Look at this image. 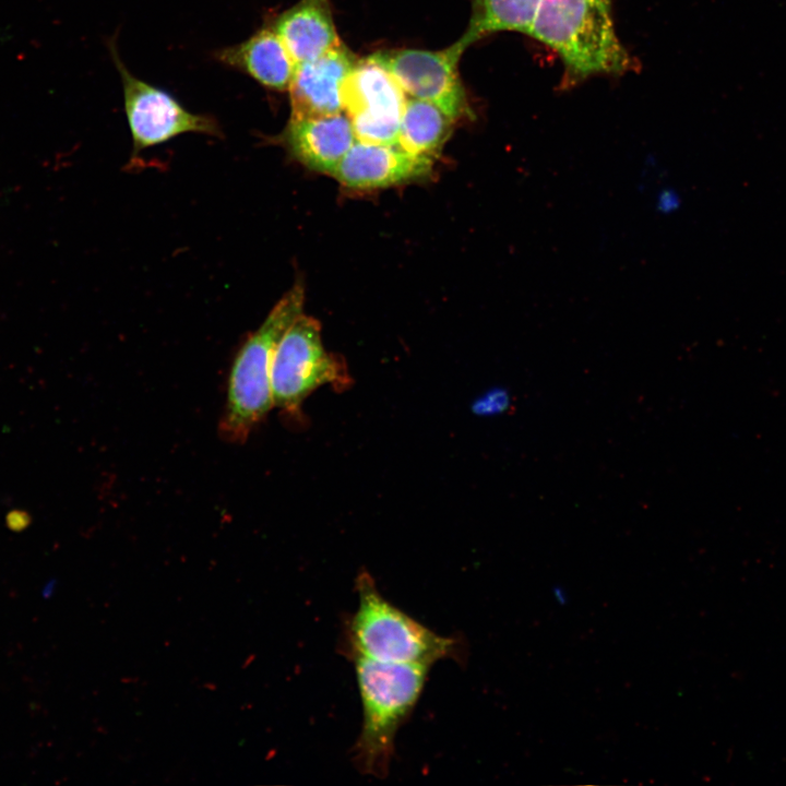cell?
Here are the masks:
<instances>
[{
	"label": "cell",
	"instance_id": "10",
	"mask_svg": "<svg viewBox=\"0 0 786 786\" xmlns=\"http://www.w3.org/2000/svg\"><path fill=\"white\" fill-rule=\"evenodd\" d=\"M433 159L417 156L397 144L356 140L338 164L333 177L353 189H374L426 176Z\"/></svg>",
	"mask_w": 786,
	"mask_h": 786
},
{
	"label": "cell",
	"instance_id": "9",
	"mask_svg": "<svg viewBox=\"0 0 786 786\" xmlns=\"http://www.w3.org/2000/svg\"><path fill=\"white\" fill-rule=\"evenodd\" d=\"M357 61L341 41L320 57L296 66L288 87L290 117H322L342 112V86Z\"/></svg>",
	"mask_w": 786,
	"mask_h": 786
},
{
	"label": "cell",
	"instance_id": "14",
	"mask_svg": "<svg viewBox=\"0 0 786 786\" xmlns=\"http://www.w3.org/2000/svg\"><path fill=\"white\" fill-rule=\"evenodd\" d=\"M454 120L433 103L407 97L396 144L408 153L434 159Z\"/></svg>",
	"mask_w": 786,
	"mask_h": 786
},
{
	"label": "cell",
	"instance_id": "5",
	"mask_svg": "<svg viewBox=\"0 0 786 786\" xmlns=\"http://www.w3.org/2000/svg\"><path fill=\"white\" fill-rule=\"evenodd\" d=\"M325 384L343 390L349 376L345 366L325 352L319 322L301 313L284 332L273 355V407L296 414L302 402Z\"/></svg>",
	"mask_w": 786,
	"mask_h": 786
},
{
	"label": "cell",
	"instance_id": "13",
	"mask_svg": "<svg viewBox=\"0 0 786 786\" xmlns=\"http://www.w3.org/2000/svg\"><path fill=\"white\" fill-rule=\"evenodd\" d=\"M215 58L274 91H286L291 82L296 63L275 31L269 26L259 29L237 45L222 48Z\"/></svg>",
	"mask_w": 786,
	"mask_h": 786
},
{
	"label": "cell",
	"instance_id": "2",
	"mask_svg": "<svg viewBox=\"0 0 786 786\" xmlns=\"http://www.w3.org/2000/svg\"><path fill=\"white\" fill-rule=\"evenodd\" d=\"M358 606L345 621L341 652L383 663L431 666L441 659L463 662V640L443 636L384 598L368 572L356 579Z\"/></svg>",
	"mask_w": 786,
	"mask_h": 786
},
{
	"label": "cell",
	"instance_id": "3",
	"mask_svg": "<svg viewBox=\"0 0 786 786\" xmlns=\"http://www.w3.org/2000/svg\"><path fill=\"white\" fill-rule=\"evenodd\" d=\"M362 706L360 733L352 754L356 769L385 778L395 737L408 719L425 688L430 666L350 658Z\"/></svg>",
	"mask_w": 786,
	"mask_h": 786
},
{
	"label": "cell",
	"instance_id": "4",
	"mask_svg": "<svg viewBox=\"0 0 786 786\" xmlns=\"http://www.w3.org/2000/svg\"><path fill=\"white\" fill-rule=\"evenodd\" d=\"M303 301V287L295 284L237 352L228 376L225 408L218 424L219 436L225 441L243 443L273 408V355L284 332L302 313Z\"/></svg>",
	"mask_w": 786,
	"mask_h": 786
},
{
	"label": "cell",
	"instance_id": "8",
	"mask_svg": "<svg viewBox=\"0 0 786 786\" xmlns=\"http://www.w3.org/2000/svg\"><path fill=\"white\" fill-rule=\"evenodd\" d=\"M341 95L357 140L396 144L407 96L385 69L368 57L358 60Z\"/></svg>",
	"mask_w": 786,
	"mask_h": 786
},
{
	"label": "cell",
	"instance_id": "11",
	"mask_svg": "<svg viewBox=\"0 0 786 786\" xmlns=\"http://www.w3.org/2000/svg\"><path fill=\"white\" fill-rule=\"evenodd\" d=\"M274 140L307 168L333 176L357 139L349 118L342 111L322 117H290Z\"/></svg>",
	"mask_w": 786,
	"mask_h": 786
},
{
	"label": "cell",
	"instance_id": "17",
	"mask_svg": "<svg viewBox=\"0 0 786 786\" xmlns=\"http://www.w3.org/2000/svg\"><path fill=\"white\" fill-rule=\"evenodd\" d=\"M680 205V198L672 189H664L657 199V210L663 213L671 212Z\"/></svg>",
	"mask_w": 786,
	"mask_h": 786
},
{
	"label": "cell",
	"instance_id": "15",
	"mask_svg": "<svg viewBox=\"0 0 786 786\" xmlns=\"http://www.w3.org/2000/svg\"><path fill=\"white\" fill-rule=\"evenodd\" d=\"M471 20L458 38L465 48L496 32L528 35L540 0H469Z\"/></svg>",
	"mask_w": 786,
	"mask_h": 786
},
{
	"label": "cell",
	"instance_id": "6",
	"mask_svg": "<svg viewBox=\"0 0 786 786\" xmlns=\"http://www.w3.org/2000/svg\"><path fill=\"white\" fill-rule=\"evenodd\" d=\"M465 49L457 39L442 50L393 49L368 58L385 69L406 96L433 103L455 121L471 114L457 70Z\"/></svg>",
	"mask_w": 786,
	"mask_h": 786
},
{
	"label": "cell",
	"instance_id": "16",
	"mask_svg": "<svg viewBox=\"0 0 786 786\" xmlns=\"http://www.w3.org/2000/svg\"><path fill=\"white\" fill-rule=\"evenodd\" d=\"M32 515L24 509H12L5 514V525L14 533L25 531L32 524Z\"/></svg>",
	"mask_w": 786,
	"mask_h": 786
},
{
	"label": "cell",
	"instance_id": "12",
	"mask_svg": "<svg viewBox=\"0 0 786 786\" xmlns=\"http://www.w3.org/2000/svg\"><path fill=\"white\" fill-rule=\"evenodd\" d=\"M296 66L313 60L341 43L329 0H300L271 26Z\"/></svg>",
	"mask_w": 786,
	"mask_h": 786
},
{
	"label": "cell",
	"instance_id": "7",
	"mask_svg": "<svg viewBox=\"0 0 786 786\" xmlns=\"http://www.w3.org/2000/svg\"><path fill=\"white\" fill-rule=\"evenodd\" d=\"M109 50L122 82L124 110L134 155L183 133L221 135V128L214 118L188 111L170 94L130 73L121 61L114 40L109 43Z\"/></svg>",
	"mask_w": 786,
	"mask_h": 786
},
{
	"label": "cell",
	"instance_id": "1",
	"mask_svg": "<svg viewBox=\"0 0 786 786\" xmlns=\"http://www.w3.org/2000/svg\"><path fill=\"white\" fill-rule=\"evenodd\" d=\"M528 36L559 56L563 88L636 70V60L617 36L612 0H540Z\"/></svg>",
	"mask_w": 786,
	"mask_h": 786
}]
</instances>
